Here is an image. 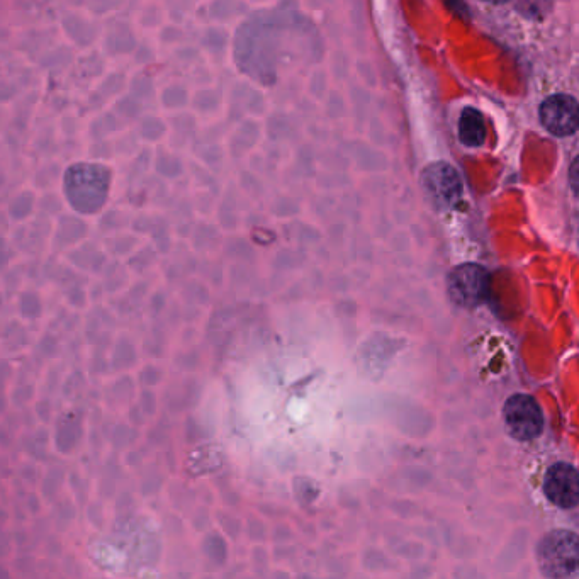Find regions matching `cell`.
<instances>
[{
    "label": "cell",
    "mask_w": 579,
    "mask_h": 579,
    "mask_svg": "<svg viewBox=\"0 0 579 579\" xmlns=\"http://www.w3.org/2000/svg\"><path fill=\"white\" fill-rule=\"evenodd\" d=\"M537 563L551 578H568L579 571V537L569 530H554L540 540Z\"/></svg>",
    "instance_id": "obj_1"
},
{
    "label": "cell",
    "mask_w": 579,
    "mask_h": 579,
    "mask_svg": "<svg viewBox=\"0 0 579 579\" xmlns=\"http://www.w3.org/2000/svg\"><path fill=\"white\" fill-rule=\"evenodd\" d=\"M505 425L513 439L532 440L544 428V416L539 403L529 394H515L505 403Z\"/></svg>",
    "instance_id": "obj_2"
},
{
    "label": "cell",
    "mask_w": 579,
    "mask_h": 579,
    "mask_svg": "<svg viewBox=\"0 0 579 579\" xmlns=\"http://www.w3.org/2000/svg\"><path fill=\"white\" fill-rule=\"evenodd\" d=\"M490 287L488 272L479 265H461L449 277L450 298L461 306H478Z\"/></svg>",
    "instance_id": "obj_3"
},
{
    "label": "cell",
    "mask_w": 579,
    "mask_h": 579,
    "mask_svg": "<svg viewBox=\"0 0 579 579\" xmlns=\"http://www.w3.org/2000/svg\"><path fill=\"white\" fill-rule=\"evenodd\" d=\"M540 121L552 135L569 136L579 130V104L569 96H552L540 106Z\"/></svg>",
    "instance_id": "obj_4"
},
{
    "label": "cell",
    "mask_w": 579,
    "mask_h": 579,
    "mask_svg": "<svg viewBox=\"0 0 579 579\" xmlns=\"http://www.w3.org/2000/svg\"><path fill=\"white\" fill-rule=\"evenodd\" d=\"M544 491L549 500L559 508L579 505V473L569 464L559 462L547 471Z\"/></svg>",
    "instance_id": "obj_5"
},
{
    "label": "cell",
    "mask_w": 579,
    "mask_h": 579,
    "mask_svg": "<svg viewBox=\"0 0 579 579\" xmlns=\"http://www.w3.org/2000/svg\"><path fill=\"white\" fill-rule=\"evenodd\" d=\"M427 187L430 196L442 206L452 204L461 194V182L456 172L447 165H437L428 170Z\"/></svg>",
    "instance_id": "obj_6"
},
{
    "label": "cell",
    "mask_w": 579,
    "mask_h": 579,
    "mask_svg": "<svg viewBox=\"0 0 579 579\" xmlns=\"http://www.w3.org/2000/svg\"><path fill=\"white\" fill-rule=\"evenodd\" d=\"M459 136L467 147H481L486 140V124L476 109H466L459 121Z\"/></svg>",
    "instance_id": "obj_7"
},
{
    "label": "cell",
    "mask_w": 579,
    "mask_h": 579,
    "mask_svg": "<svg viewBox=\"0 0 579 579\" xmlns=\"http://www.w3.org/2000/svg\"><path fill=\"white\" fill-rule=\"evenodd\" d=\"M569 184L573 187L574 194L579 197V157L574 158L571 169H569Z\"/></svg>",
    "instance_id": "obj_8"
}]
</instances>
